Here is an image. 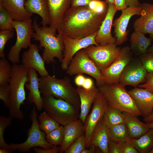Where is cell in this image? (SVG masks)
Masks as SVG:
<instances>
[{"label":"cell","mask_w":153,"mask_h":153,"mask_svg":"<svg viewBox=\"0 0 153 153\" xmlns=\"http://www.w3.org/2000/svg\"><path fill=\"white\" fill-rule=\"evenodd\" d=\"M107 11L96 12L88 6L70 7L63 16L58 34L81 39L97 33Z\"/></svg>","instance_id":"cell-1"},{"label":"cell","mask_w":153,"mask_h":153,"mask_svg":"<svg viewBox=\"0 0 153 153\" xmlns=\"http://www.w3.org/2000/svg\"><path fill=\"white\" fill-rule=\"evenodd\" d=\"M29 69L22 64H13L9 81L10 105L8 108L10 116L12 118L23 120V113L21 107L26 99L25 87L29 81Z\"/></svg>","instance_id":"cell-2"},{"label":"cell","mask_w":153,"mask_h":153,"mask_svg":"<svg viewBox=\"0 0 153 153\" xmlns=\"http://www.w3.org/2000/svg\"><path fill=\"white\" fill-rule=\"evenodd\" d=\"M37 18L32 24L33 31L32 38L40 42V47L44 48L42 56L47 64L53 63L54 58L58 59L61 62L63 58L64 46L62 36L54 33L49 27H39Z\"/></svg>","instance_id":"cell-3"},{"label":"cell","mask_w":153,"mask_h":153,"mask_svg":"<svg viewBox=\"0 0 153 153\" xmlns=\"http://www.w3.org/2000/svg\"><path fill=\"white\" fill-rule=\"evenodd\" d=\"M39 88L42 95H51L62 99L80 109L79 95L68 77L59 79L49 75L41 76Z\"/></svg>","instance_id":"cell-4"},{"label":"cell","mask_w":153,"mask_h":153,"mask_svg":"<svg viewBox=\"0 0 153 153\" xmlns=\"http://www.w3.org/2000/svg\"><path fill=\"white\" fill-rule=\"evenodd\" d=\"M125 86L119 82L105 83L98 88L106 99L108 106L137 117L141 115L133 99Z\"/></svg>","instance_id":"cell-5"},{"label":"cell","mask_w":153,"mask_h":153,"mask_svg":"<svg viewBox=\"0 0 153 153\" xmlns=\"http://www.w3.org/2000/svg\"><path fill=\"white\" fill-rule=\"evenodd\" d=\"M43 109L60 125L64 126L79 118L80 109L62 99L42 95Z\"/></svg>","instance_id":"cell-6"},{"label":"cell","mask_w":153,"mask_h":153,"mask_svg":"<svg viewBox=\"0 0 153 153\" xmlns=\"http://www.w3.org/2000/svg\"><path fill=\"white\" fill-rule=\"evenodd\" d=\"M35 107L34 106L30 114L32 124L27 130V139L22 143L10 144V148L12 152L18 150L21 152L26 153L29 152L31 149L35 147L49 149L54 146L47 141L46 133L39 128L38 113Z\"/></svg>","instance_id":"cell-7"},{"label":"cell","mask_w":153,"mask_h":153,"mask_svg":"<svg viewBox=\"0 0 153 153\" xmlns=\"http://www.w3.org/2000/svg\"><path fill=\"white\" fill-rule=\"evenodd\" d=\"M70 76L85 74L94 78L97 86L99 88L105 84L101 71L89 58L84 49L75 55L66 70Z\"/></svg>","instance_id":"cell-8"},{"label":"cell","mask_w":153,"mask_h":153,"mask_svg":"<svg viewBox=\"0 0 153 153\" xmlns=\"http://www.w3.org/2000/svg\"><path fill=\"white\" fill-rule=\"evenodd\" d=\"M31 20L26 21L14 20L13 27L16 34L14 44L10 48L7 55L8 60L13 64L20 61V54L22 49L27 48L31 44L33 32Z\"/></svg>","instance_id":"cell-9"},{"label":"cell","mask_w":153,"mask_h":153,"mask_svg":"<svg viewBox=\"0 0 153 153\" xmlns=\"http://www.w3.org/2000/svg\"><path fill=\"white\" fill-rule=\"evenodd\" d=\"M84 49L100 71L110 65L121 51V48L116 43L98 46L91 45Z\"/></svg>","instance_id":"cell-10"},{"label":"cell","mask_w":153,"mask_h":153,"mask_svg":"<svg viewBox=\"0 0 153 153\" xmlns=\"http://www.w3.org/2000/svg\"><path fill=\"white\" fill-rule=\"evenodd\" d=\"M132 60V52L130 47L126 46L121 48L120 54L110 65L101 71L105 83L118 82L124 69Z\"/></svg>","instance_id":"cell-11"},{"label":"cell","mask_w":153,"mask_h":153,"mask_svg":"<svg viewBox=\"0 0 153 153\" xmlns=\"http://www.w3.org/2000/svg\"><path fill=\"white\" fill-rule=\"evenodd\" d=\"M97 33L81 39L62 36L64 49L61 67L63 70H66L73 58L77 52L91 45H99L95 41Z\"/></svg>","instance_id":"cell-12"},{"label":"cell","mask_w":153,"mask_h":153,"mask_svg":"<svg viewBox=\"0 0 153 153\" xmlns=\"http://www.w3.org/2000/svg\"><path fill=\"white\" fill-rule=\"evenodd\" d=\"M108 106L106 99L100 92L94 101L91 112L87 116L84 123L86 148L90 147L93 131L97 124L103 117Z\"/></svg>","instance_id":"cell-13"},{"label":"cell","mask_w":153,"mask_h":153,"mask_svg":"<svg viewBox=\"0 0 153 153\" xmlns=\"http://www.w3.org/2000/svg\"><path fill=\"white\" fill-rule=\"evenodd\" d=\"M147 73L140 60H132L124 69L118 82L125 86L136 88L146 82Z\"/></svg>","instance_id":"cell-14"},{"label":"cell","mask_w":153,"mask_h":153,"mask_svg":"<svg viewBox=\"0 0 153 153\" xmlns=\"http://www.w3.org/2000/svg\"><path fill=\"white\" fill-rule=\"evenodd\" d=\"M141 11L140 7H127L121 10L120 16L113 22L114 34L116 38V44H122L128 39L129 31L127 28L131 18L135 15H140Z\"/></svg>","instance_id":"cell-15"},{"label":"cell","mask_w":153,"mask_h":153,"mask_svg":"<svg viewBox=\"0 0 153 153\" xmlns=\"http://www.w3.org/2000/svg\"><path fill=\"white\" fill-rule=\"evenodd\" d=\"M49 18V26L52 31L56 34L59 32L63 16L70 8L71 0H46Z\"/></svg>","instance_id":"cell-16"},{"label":"cell","mask_w":153,"mask_h":153,"mask_svg":"<svg viewBox=\"0 0 153 153\" xmlns=\"http://www.w3.org/2000/svg\"><path fill=\"white\" fill-rule=\"evenodd\" d=\"M118 10L114 4H108L106 16L95 37V41L98 45L116 43V38L111 34L113 20Z\"/></svg>","instance_id":"cell-17"},{"label":"cell","mask_w":153,"mask_h":153,"mask_svg":"<svg viewBox=\"0 0 153 153\" xmlns=\"http://www.w3.org/2000/svg\"><path fill=\"white\" fill-rule=\"evenodd\" d=\"M39 51L38 46L36 44H31L28 49L23 53L22 64L28 69H35L41 76L48 75L49 74L45 68V63Z\"/></svg>","instance_id":"cell-18"},{"label":"cell","mask_w":153,"mask_h":153,"mask_svg":"<svg viewBox=\"0 0 153 153\" xmlns=\"http://www.w3.org/2000/svg\"><path fill=\"white\" fill-rule=\"evenodd\" d=\"M128 92L144 118L149 116L153 110V94L146 89L137 87Z\"/></svg>","instance_id":"cell-19"},{"label":"cell","mask_w":153,"mask_h":153,"mask_svg":"<svg viewBox=\"0 0 153 153\" xmlns=\"http://www.w3.org/2000/svg\"><path fill=\"white\" fill-rule=\"evenodd\" d=\"M140 16L133 24L134 31L148 34L153 40V4L147 3L141 4Z\"/></svg>","instance_id":"cell-20"},{"label":"cell","mask_w":153,"mask_h":153,"mask_svg":"<svg viewBox=\"0 0 153 153\" xmlns=\"http://www.w3.org/2000/svg\"><path fill=\"white\" fill-rule=\"evenodd\" d=\"M37 72L34 69H29V81L26 84L25 87L29 91L27 101L33 103L37 109L40 111L43 109V102L39 88L40 78Z\"/></svg>","instance_id":"cell-21"},{"label":"cell","mask_w":153,"mask_h":153,"mask_svg":"<svg viewBox=\"0 0 153 153\" xmlns=\"http://www.w3.org/2000/svg\"><path fill=\"white\" fill-rule=\"evenodd\" d=\"M76 90L80 101L79 119L84 124L92 106L100 91L99 88L94 85L90 89L78 87Z\"/></svg>","instance_id":"cell-22"},{"label":"cell","mask_w":153,"mask_h":153,"mask_svg":"<svg viewBox=\"0 0 153 153\" xmlns=\"http://www.w3.org/2000/svg\"><path fill=\"white\" fill-rule=\"evenodd\" d=\"M64 137L59 146V152H64L66 149L85 132L84 124L79 119L64 126Z\"/></svg>","instance_id":"cell-23"},{"label":"cell","mask_w":153,"mask_h":153,"mask_svg":"<svg viewBox=\"0 0 153 153\" xmlns=\"http://www.w3.org/2000/svg\"><path fill=\"white\" fill-rule=\"evenodd\" d=\"M26 0H1L0 6L4 8L14 20L26 21L31 19L32 14L25 7Z\"/></svg>","instance_id":"cell-24"},{"label":"cell","mask_w":153,"mask_h":153,"mask_svg":"<svg viewBox=\"0 0 153 153\" xmlns=\"http://www.w3.org/2000/svg\"><path fill=\"white\" fill-rule=\"evenodd\" d=\"M110 140L109 127L105 123L103 117L93 131L90 146L94 145L103 153H108V144Z\"/></svg>","instance_id":"cell-25"},{"label":"cell","mask_w":153,"mask_h":153,"mask_svg":"<svg viewBox=\"0 0 153 153\" xmlns=\"http://www.w3.org/2000/svg\"><path fill=\"white\" fill-rule=\"evenodd\" d=\"M123 112L124 115V123L128 128L131 138H138L150 129L147 123L141 122L137 117L127 112Z\"/></svg>","instance_id":"cell-26"},{"label":"cell","mask_w":153,"mask_h":153,"mask_svg":"<svg viewBox=\"0 0 153 153\" xmlns=\"http://www.w3.org/2000/svg\"><path fill=\"white\" fill-rule=\"evenodd\" d=\"M25 7L29 13L36 14L40 16L42 26L49 24L48 9L46 0H26Z\"/></svg>","instance_id":"cell-27"},{"label":"cell","mask_w":153,"mask_h":153,"mask_svg":"<svg viewBox=\"0 0 153 153\" xmlns=\"http://www.w3.org/2000/svg\"><path fill=\"white\" fill-rule=\"evenodd\" d=\"M152 40L146 37L145 34L138 31H134L130 38V48L132 52L136 54L146 52L151 44Z\"/></svg>","instance_id":"cell-28"},{"label":"cell","mask_w":153,"mask_h":153,"mask_svg":"<svg viewBox=\"0 0 153 153\" xmlns=\"http://www.w3.org/2000/svg\"><path fill=\"white\" fill-rule=\"evenodd\" d=\"M130 141L140 153H150L153 148V129L150 128L138 138H131Z\"/></svg>","instance_id":"cell-29"},{"label":"cell","mask_w":153,"mask_h":153,"mask_svg":"<svg viewBox=\"0 0 153 153\" xmlns=\"http://www.w3.org/2000/svg\"><path fill=\"white\" fill-rule=\"evenodd\" d=\"M110 140L120 143L129 141L131 138L128 128L124 123L109 128Z\"/></svg>","instance_id":"cell-30"},{"label":"cell","mask_w":153,"mask_h":153,"mask_svg":"<svg viewBox=\"0 0 153 153\" xmlns=\"http://www.w3.org/2000/svg\"><path fill=\"white\" fill-rule=\"evenodd\" d=\"M103 117L105 123L109 128L124 123V115L123 112L109 106L105 111Z\"/></svg>","instance_id":"cell-31"},{"label":"cell","mask_w":153,"mask_h":153,"mask_svg":"<svg viewBox=\"0 0 153 153\" xmlns=\"http://www.w3.org/2000/svg\"><path fill=\"white\" fill-rule=\"evenodd\" d=\"M38 119L40 129L46 134L56 129L60 125L45 111L41 113Z\"/></svg>","instance_id":"cell-32"},{"label":"cell","mask_w":153,"mask_h":153,"mask_svg":"<svg viewBox=\"0 0 153 153\" xmlns=\"http://www.w3.org/2000/svg\"><path fill=\"white\" fill-rule=\"evenodd\" d=\"M12 66L5 58L0 60V85L9 84L11 76Z\"/></svg>","instance_id":"cell-33"},{"label":"cell","mask_w":153,"mask_h":153,"mask_svg":"<svg viewBox=\"0 0 153 153\" xmlns=\"http://www.w3.org/2000/svg\"><path fill=\"white\" fill-rule=\"evenodd\" d=\"M64 127L62 125L46 134L47 141L53 146H59L61 144L64 137Z\"/></svg>","instance_id":"cell-34"},{"label":"cell","mask_w":153,"mask_h":153,"mask_svg":"<svg viewBox=\"0 0 153 153\" xmlns=\"http://www.w3.org/2000/svg\"><path fill=\"white\" fill-rule=\"evenodd\" d=\"M12 118L10 116L7 117L4 116H0V148L7 149L11 152L9 144L5 141L4 137L5 131L6 129L10 126L11 123Z\"/></svg>","instance_id":"cell-35"},{"label":"cell","mask_w":153,"mask_h":153,"mask_svg":"<svg viewBox=\"0 0 153 153\" xmlns=\"http://www.w3.org/2000/svg\"><path fill=\"white\" fill-rule=\"evenodd\" d=\"M14 20L2 7L0 6V29L1 30H10L14 31Z\"/></svg>","instance_id":"cell-36"},{"label":"cell","mask_w":153,"mask_h":153,"mask_svg":"<svg viewBox=\"0 0 153 153\" xmlns=\"http://www.w3.org/2000/svg\"><path fill=\"white\" fill-rule=\"evenodd\" d=\"M85 134H82L65 150V153H81L86 148Z\"/></svg>","instance_id":"cell-37"},{"label":"cell","mask_w":153,"mask_h":153,"mask_svg":"<svg viewBox=\"0 0 153 153\" xmlns=\"http://www.w3.org/2000/svg\"><path fill=\"white\" fill-rule=\"evenodd\" d=\"M14 31L10 30H1L0 31V57L5 58L4 48L7 42L14 35Z\"/></svg>","instance_id":"cell-38"},{"label":"cell","mask_w":153,"mask_h":153,"mask_svg":"<svg viewBox=\"0 0 153 153\" xmlns=\"http://www.w3.org/2000/svg\"><path fill=\"white\" fill-rule=\"evenodd\" d=\"M140 60L148 73H153V53L146 52L141 54Z\"/></svg>","instance_id":"cell-39"},{"label":"cell","mask_w":153,"mask_h":153,"mask_svg":"<svg viewBox=\"0 0 153 153\" xmlns=\"http://www.w3.org/2000/svg\"><path fill=\"white\" fill-rule=\"evenodd\" d=\"M0 99L8 109L10 105V89L9 84L0 85Z\"/></svg>","instance_id":"cell-40"},{"label":"cell","mask_w":153,"mask_h":153,"mask_svg":"<svg viewBox=\"0 0 153 153\" xmlns=\"http://www.w3.org/2000/svg\"><path fill=\"white\" fill-rule=\"evenodd\" d=\"M88 7L92 10L98 12H103L107 11L108 4L106 1L93 0Z\"/></svg>","instance_id":"cell-41"},{"label":"cell","mask_w":153,"mask_h":153,"mask_svg":"<svg viewBox=\"0 0 153 153\" xmlns=\"http://www.w3.org/2000/svg\"><path fill=\"white\" fill-rule=\"evenodd\" d=\"M120 143L121 153H138L133 144L129 141Z\"/></svg>","instance_id":"cell-42"},{"label":"cell","mask_w":153,"mask_h":153,"mask_svg":"<svg viewBox=\"0 0 153 153\" xmlns=\"http://www.w3.org/2000/svg\"><path fill=\"white\" fill-rule=\"evenodd\" d=\"M138 87L145 88L153 94V73H147L146 80L144 83L139 84Z\"/></svg>","instance_id":"cell-43"},{"label":"cell","mask_w":153,"mask_h":153,"mask_svg":"<svg viewBox=\"0 0 153 153\" xmlns=\"http://www.w3.org/2000/svg\"><path fill=\"white\" fill-rule=\"evenodd\" d=\"M108 153H121L120 143L110 140L108 144Z\"/></svg>","instance_id":"cell-44"},{"label":"cell","mask_w":153,"mask_h":153,"mask_svg":"<svg viewBox=\"0 0 153 153\" xmlns=\"http://www.w3.org/2000/svg\"><path fill=\"white\" fill-rule=\"evenodd\" d=\"M34 151L36 153H57L59 152L60 147L54 146L49 149H44L40 147H35L33 148Z\"/></svg>","instance_id":"cell-45"},{"label":"cell","mask_w":153,"mask_h":153,"mask_svg":"<svg viewBox=\"0 0 153 153\" xmlns=\"http://www.w3.org/2000/svg\"><path fill=\"white\" fill-rule=\"evenodd\" d=\"M93 0H71L70 7L75 8L83 6H88Z\"/></svg>","instance_id":"cell-46"},{"label":"cell","mask_w":153,"mask_h":153,"mask_svg":"<svg viewBox=\"0 0 153 153\" xmlns=\"http://www.w3.org/2000/svg\"><path fill=\"white\" fill-rule=\"evenodd\" d=\"M114 5L117 10H122L127 7L126 0H114Z\"/></svg>","instance_id":"cell-47"},{"label":"cell","mask_w":153,"mask_h":153,"mask_svg":"<svg viewBox=\"0 0 153 153\" xmlns=\"http://www.w3.org/2000/svg\"><path fill=\"white\" fill-rule=\"evenodd\" d=\"M85 78L82 74L77 75L74 81L75 84L78 87H82Z\"/></svg>","instance_id":"cell-48"},{"label":"cell","mask_w":153,"mask_h":153,"mask_svg":"<svg viewBox=\"0 0 153 153\" xmlns=\"http://www.w3.org/2000/svg\"><path fill=\"white\" fill-rule=\"evenodd\" d=\"M94 85L92 80L89 78H86L84 83L82 86L83 88L88 90L92 88Z\"/></svg>","instance_id":"cell-49"},{"label":"cell","mask_w":153,"mask_h":153,"mask_svg":"<svg viewBox=\"0 0 153 153\" xmlns=\"http://www.w3.org/2000/svg\"><path fill=\"white\" fill-rule=\"evenodd\" d=\"M127 7H140L141 4L138 0H126Z\"/></svg>","instance_id":"cell-50"},{"label":"cell","mask_w":153,"mask_h":153,"mask_svg":"<svg viewBox=\"0 0 153 153\" xmlns=\"http://www.w3.org/2000/svg\"><path fill=\"white\" fill-rule=\"evenodd\" d=\"M96 147L94 145H91L88 148L85 149L81 153H94Z\"/></svg>","instance_id":"cell-51"},{"label":"cell","mask_w":153,"mask_h":153,"mask_svg":"<svg viewBox=\"0 0 153 153\" xmlns=\"http://www.w3.org/2000/svg\"><path fill=\"white\" fill-rule=\"evenodd\" d=\"M144 120L146 123H149L153 120V110L152 113L149 116L144 118Z\"/></svg>","instance_id":"cell-52"},{"label":"cell","mask_w":153,"mask_h":153,"mask_svg":"<svg viewBox=\"0 0 153 153\" xmlns=\"http://www.w3.org/2000/svg\"><path fill=\"white\" fill-rule=\"evenodd\" d=\"M11 152L8 150L3 148H0V153H10Z\"/></svg>","instance_id":"cell-53"},{"label":"cell","mask_w":153,"mask_h":153,"mask_svg":"<svg viewBox=\"0 0 153 153\" xmlns=\"http://www.w3.org/2000/svg\"><path fill=\"white\" fill-rule=\"evenodd\" d=\"M147 124L150 128L153 129V120Z\"/></svg>","instance_id":"cell-54"},{"label":"cell","mask_w":153,"mask_h":153,"mask_svg":"<svg viewBox=\"0 0 153 153\" xmlns=\"http://www.w3.org/2000/svg\"><path fill=\"white\" fill-rule=\"evenodd\" d=\"M105 1L108 4H114V0H105Z\"/></svg>","instance_id":"cell-55"},{"label":"cell","mask_w":153,"mask_h":153,"mask_svg":"<svg viewBox=\"0 0 153 153\" xmlns=\"http://www.w3.org/2000/svg\"><path fill=\"white\" fill-rule=\"evenodd\" d=\"M153 53V44L147 50V51Z\"/></svg>","instance_id":"cell-56"},{"label":"cell","mask_w":153,"mask_h":153,"mask_svg":"<svg viewBox=\"0 0 153 153\" xmlns=\"http://www.w3.org/2000/svg\"><path fill=\"white\" fill-rule=\"evenodd\" d=\"M150 153H153V148L151 151L150 152Z\"/></svg>","instance_id":"cell-57"},{"label":"cell","mask_w":153,"mask_h":153,"mask_svg":"<svg viewBox=\"0 0 153 153\" xmlns=\"http://www.w3.org/2000/svg\"><path fill=\"white\" fill-rule=\"evenodd\" d=\"M1 0H0V1H1Z\"/></svg>","instance_id":"cell-58"}]
</instances>
